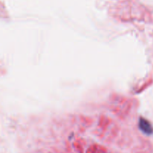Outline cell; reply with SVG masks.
Instances as JSON below:
<instances>
[{
	"instance_id": "obj_1",
	"label": "cell",
	"mask_w": 153,
	"mask_h": 153,
	"mask_svg": "<svg viewBox=\"0 0 153 153\" xmlns=\"http://www.w3.org/2000/svg\"><path fill=\"white\" fill-rule=\"evenodd\" d=\"M139 128L143 131L144 134L147 135H151L153 134V126L152 124L146 119L140 117L139 120Z\"/></svg>"
}]
</instances>
